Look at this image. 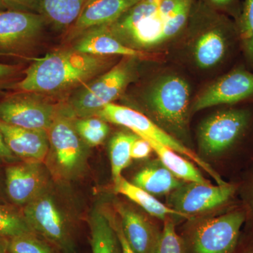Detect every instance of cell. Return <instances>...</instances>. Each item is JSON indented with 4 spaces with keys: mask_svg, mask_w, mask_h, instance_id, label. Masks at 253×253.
Returning a JSON list of instances; mask_svg holds the SVG:
<instances>
[{
    "mask_svg": "<svg viewBox=\"0 0 253 253\" xmlns=\"http://www.w3.org/2000/svg\"><path fill=\"white\" fill-rule=\"evenodd\" d=\"M0 133L10 151L23 161L42 163L49 154L46 131L25 129L0 121Z\"/></svg>",
    "mask_w": 253,
    "mask_h": 253,
    "instance_id": "2e32d148",
    "label": "cell"
},
{
    "mask_svg": "<svg viewBox=\"0 0 253 253\" xmlns=\"http://www.w3.org/2000/svg\"><path fill=\"white\" fill-rule=\"evenodd\" d=\"M253 126V111L248 108L221 110L205 119L198 130L201 154L234 156L244 149Z\"/></svg>",
    "mask_w": 253,
    "mask_h": 253,
    "instance_id": "277c9868",
    "label": "cell"
},
{
    "mask_svg": "<svg viewBox=\"0 0 253 253\" xmlns=\"http://www.w3.org/2000/svg\"><path fill=\"white\" fill-rule=\"evenodd\" d=\"M111 56L60 50L35 59L11 89L31 94H56L83 86L112 64Z\"/></svg>",
    "mask_w": 253,
    "mask_h": 253,
    "instance_id": "7a4b0ae2",
    "label": "cell"
},
{
    "mask_svg": "<svg viewBox=\"0 0 253 253\" xmlns=\"http://www.w3.org/2000/svg\"><path fill=\"white\" fill-rule=\"evenodd\" d=\"M36 234L25 219L22 211L13 206L0 205V235L7 239Z\"/></svg>",
    "mask_w": 253,
    "mask_h": 253,
    "instance_id": "4316f807",
    "label": "cell"
},
{
    "mask_svg": "<svg viewBox=\"0 0 253 253\" xmlns=\"http://www.w3.org/2000/svg\"><path fill=\"white\" fill-rule=\"evenodd\" d=\"M137 135L130 133L118 132L110 141L109 155L113 181L120 176L123 169L130 164L131 148Z\"/></svg>",
    "mask_w": 253,
    "mask_h": 253,
    "instance_id": "d4e9b609",
    "label": "cell"
},
{
    "mask_svg": "<svg viewBox=\"0 0 253 253\" xmlns=\"http://www.w3.org/2000/svg\"><path fill=\"white\" fill-rule=\"evenodd\" d=\"M6 8L5 6L4 2L3 0H0V11H4V10H6Z\"/></svg>",
    "mask_w": 253,
    "mask_h": 253,
    "instance_id": "ab89813d",
    "label": "cell"
},
{
    "mask_svg": "<svg viewBox=\"0 0 253 253\" xmlns=\"http://www.w3.org/2000/svg\"><path fill=\"white\" fill-rule=\"evenodd\" d=\"M45 20L38 13L0 11V56H25L38 41Z\"/></svg>",
    "mask_w": 253,
    "mask_h": 253,
    "instance_id": "8fae6325",
    "label": "cell"
},
{
    "mask_svg": "<svg viewBox=\"0 0 253 253\" xmlns=\"http://www.w3.org/2000/svg\"><path fill=\"white\" fill-rule=\"evenodd\" d=\"M57 114L54 106L31 93L18 91L0 100V121L25 129L47 131Z\"/></svg>",
    "mask_w": 253,
    "mask_h": 253,
    "instance_id": "7c38bea8",
    "label": "cell"
},
{
    "mask_svg": "<svg viewBox=\"0 0 253 253\" xmlns=\"http://www.w3.org/2000/svg\"><path fill=\"white\" fill-rule=\"evenodd\" d=\"M153 253H185L184 241L169 218L164 221V226Z\"/></svg>",
    "mask_w": 253,
    "mask_h": 253,
    "instance_id": "f546056e",
    "label": "cell"
},
{
    "mask_svg": "<svg viewBox=\"0 0 253 253\" xmlns=\"http://www.w3.org/2000/svg\"><path fill=\"white\" fill-rule=\"evenodd\" d=\"M234 253H253V222L245 223Z\"/></svg>",
    "mask_w": 253,
    "mask_h": 253,
    "instance_id": "836d02e7",
    "label": "cell"
},
{
    "mask_svg": "<svg viewBox=\"0 0 253 253\" xmlns=\"http://www.w3.org/2000/svg\"><path fill=\"white\" fill-rule=\"evenodd\" d=\"M135 59L125 57L96 79L81 86L70 100L73 113L81 118L95 116L118 99L134 78Z\"/></svg>",
    "mask_w": 253,
    "mask_h": 253,
    "instance_id": "52a82bcc",
    "label": "cell"
},
{
    "mask_svg": "<svg viewBox=\"0 0 253 253\" xmlns=\"http://www.w3.org/2000/svg\"><path fill=\"white\" fill-rule=\"evenodd\" d=\"M73 49L86 54L102 56H123L136 59H145L149 53L128 47L113 38L102 26L90 28L80 35Z\"/></svg>",
    "mask_w": 253,
    "mask_h": 253,
    "instance_id": "d6986e66",
    "label": "cell"
},
{
    "mask_svg": "<svg viewBox=\"0 0 253 253\" xmlns=\"http://www.w3.org/2000/svg\"><path fill=\"white\" fill-rule=\"evenodd\" d=\"M144 102L158 126L179 139L186 138L190 87L185 80L175 75L158 78L146 89Z\"/></svg>",
    "mask_w": 253,
    "mask_h": 253,
    "instance_id": "5b68a950",
    "label": "cell"
},
{
    "mask_svg": "<svg viewBox=\"0 0 253 253\" xmlns=\"http://www.w3.org/2000/svg\"><path fill=\"white\" fill-rule=\"evenodd\" d=\"M196 0H141L116 21L101 26L123 44L148 52L169 42L188 26Z\"/></svg>",
    "mask_w": 253,
    "mask_h": 253,
    "instance_id": "6da1fadb",
    "label": "cell"
},
{
    "mask_svg": "<svg viewBox=\"0 0 253 253\" xmlns=\"http://www.w3.org/2000/svg\"><path fill=\"white\" fill-rule=\"evenodd\" d=\"M184 182L186 181L176 178L164 166L154 165L139 171L131 183L153 196H160L170 194Z\"/></svg>",
    "mask_w": 253,
    "mask_h": 253,
    "instance_id": "603a6c76",
    "label": "cell"
},
{
    "mask_svg": "<svg viewBox=\"0 0 253 253\" xmlns=\"http://www.w3.org/2000/svg\"><path fill=\"white\" fill-rule=\"evenodd\" d=\"M96 116L106 122L128 128L136 135L143 139H153L165 145L199 165L217 181L219 185L226 184V181L221 177L220 174L214 171L203 158L143 113L126 106L111 103L100 110Z\"/></svg>",
    "mask_w": 253,
    "mask_h": 253,
    "instance_id": "ba28073f",
    "label": "cell"
},
{
    "mask_svg": "<svg viewBox=\"0 0 253 253\" xmlns=\"http://www.w3.org/2000/svg\"><path fill=\"white\" fill-rule=\"evenodd\" d=\"M9 239L0 235V253H8Z\"/></svg>",
    "mask_w": 253,
    "mask_h": 253,
    "instance_id": "f35d334b",
    "label": "cell"
},
{
    "mask_svg": "<svg viewBox=\"0 0 253 253\" xmlns=\"http://www.w3.org/2000/svg\"><path fill=\"white\" fill-rule=\"evenodd\" d=\"M188 26L195 33L191 57L203 70L222 63L230 51L233 38L238 36L234 21L198 0L193 6Z\"/></svg>",
    "mask_w": 253,
    "mask_h": 253,
    "instance_id": "3957f363",
    "label": "cell"
},
{
    "mask_svg": "<svg viewBox=\"0 0 253 253\" xmlns=\"http://www.w3.org/2000/svg\"><path fill=\"white\" fill-rule=\"evenodd\" d=\"M246 219L241 205L221 215L196 221L181 236L185 253H234Z\"/></svg>",
    "mask_w": 253,
    "mask_h": 253,
    "instance_id": "8992f818",
    "label": "cell"
},
{
    "mask_svg": "<svg viewBox=\"0 0 253 253\" xmlns=\"http://www.w3.org/2000/svg\"><path fill=\"white\" fill-rule=\"evenodd\" d=\"M38 236L28 234L9 239L8 253H55L52 248Z\"/></svg>",
    "mask_w": 253,
    "mask_h": 253,
    "instance_id": "f1b7e54d",
    "label": "cell"
},
{
    "mask_svg": "<svg viewBox=\"0 0 253 253\" xmlns=\"http://www.w3.org/2000/svg\"><path fill=\"white\" fill-rule=\"evenodd\" d=\"M244 56L253 71V0H244L235 21Z\"/></svg>",
    "mask_w": 253,
    "mask_h": 253,
    "instance_id": "484cf974",
    "label": "cell"
},
{
    "mask_svg": "<svg viewBox=\"0 0 253 253\" xmlns=\"http://www.w3.org/2000/svg\"><path fill=\"white\" fill-rule=\"evenodd\" d=\"M253 97V72L237 68L214 82L195 100L193 112L217 105H233Z\"/></svg>",
    "mask_w": 253,
    "mask_h": 253,
    "instance_id": "5bb4252c",
    "label": "cell"
},
{
    "mask_svg": "<svg viewBox=\"0 0 253 253\" xmlns=\"http://www.w3.org/2000/svg\"><path fill=\"white\" fill-rule=\"evenodd\" d=\"M153 149L149 141L138 136L131 148V156L133 159H143L149 157Z\"/></svg>",
    "mask_w": 253,
    "mask_h": 253,
    "instance_id": "d590c367",
    "label": "cell"
},
{
    "mask_svg": "<svg viewBox=\"0 0 253 253\" xmlns=\"http://www.w3.org/2000/svg\"><path fill=\"white\" fill-rule=\"evenodd\" d=\"M16 156L10 151L4 140L2 135L0 133V160L6 162H14Z\"/></svg>",
    "mask_w": 253,
    "mask_h": 253,
    "instance_id": "74e56055",
    "label": "cell"
},
{
    "mask_svg": "<svg viewBox=\"0 0 253 253\" xmlns=\"http://www.w3.org/2000/svg\"><path fill=\"white\" fill-rule=\"evenodd\" d=\"M89 0H41L40 14L56 27L73 24Z\"/></svg>",
    "mask_w": 253,
    "mask_h": 253,
    "instance_id": "cb8c5ba5",
    "label": "cell"
},
{
    "mask_svg": "<svg viewBox=\"0 0 253 253\" xmlns=\"http://www.w3.org/2000/svg\"><path fill=\"white\" fill-rule=\"evenodd\" d=\"M118 211L123 234L134 253H153L161 231L134 210L120 206Z\"/></svg>",
    "mask_w": 253,
    "mask_h": 253,
    "instance_id": "ac0fdd59",
    "label": "cell"
},
{
    "mask_svg": "<svg viewBox=\"0 0 253 253\" xmlns=\"http://www.w3.org/2000/svg\"><path fill=\"white\" fill-rule=\"evenodd\" d=\"M113 225L116 229V233L118 236V239L121 242V247H122L123 253H134L132 249H131L130 246L128 244L127 241L123 234L122 228H121V223L120 221H115L113 222Z\"/></svg>",
    "mask_w": 253,
    "mask_h": 253,
    "instance_id": "8d00e7d4",
    "label": "cell"
},
{
    "mask_svg": "<svg viewBox=\"0 0 253 253\" xmlns=\"http://www.w3.org/2000/svg\"><path fill=\"white\" fill-rule=\"evenodd\" d=\"M251 163V167L248 171L242 184L236 183L238 193L241 192L244 198V203L241 205L247 213L246 222H253V160Z\"/></svg>",
    "mask_w": 253,
    "mask_h": 253,
    "instance_id": "4dcf8cb0",
    "label": "cell"
},
{
    "mask_svg": "<svg viewBox=\"0 0 253 253\" xmlns=\"http://www.w3.org/2000/svg\"><path fill=\"white\" fill-rule=\"evenodd\" d=\"M144 139L149 141L153 151L157 155L163 166L176 178L186 182L211 184L192 163L178 155L176 151L153 139Z\"/></svg>",
    "mask_w": 253,
    "mask_h": 253,
    "instance_id": "44dd1931",
    "label": "cell"
},
{
    "mask_svg": "<svg viewBox=\"0 0 253 253\" xmlns=\"http://www.w3.org/2000/svg\"><path fill=\"white\" fill-rule=\"evenodd\" d=\"M115 191L123 195L144 210L153 217L165 221L169 216H179L180 214L168 206L163 204L158 199L144 189L126 181L122 176L114 181Z\"/></svg>",
    "mask_w": 253,
    "mask_h": 253,
    "instance_id": "7402d4cb",
    "label": "cell"
},
{
    "mask_svg": "<svg viewBox=\"0 0 253 253\" xmlns=\"http://www.w3.org/2000/svg\"><path fill=\"white\" fill-rule=\"evenodd\" d=\"M237 194L236 183L212 186L211 184L184 182L169 194L168 206L179 212L181 217L189 219L195 214L218 208L241 206L235 204Z\"/></svg>",
    "mask_w": 253,
    "mask_h": 253,
    "instance_id": "30bf717a",
    "label": "cell"
},
{
    "mask_svg": "<svg viewBox=\"0 0 253 253\" xmlns=\"http://www.w3.org/2000/svg\"><path fill=\"white\" fill-rule=\"evenodd\" d=\"M92 253H123L121 242L112 221L99 210H94L89 219Z\"/></svg>",
    "mask_w": 253,
    "mask_h": 253,
    "instance_id": "ffe728a7",
    "label": "cell"
},
{
    "mask_svg": "<svg viewBox=\"0 0 253 253\" xmlns=\"http://www.w3.org/2000/svg\"><path fill=\"white\" fill-rule=\"evenodd\" d=\"M141 0H89L73 23L71 36L90 28L111 24Z\"/></svg>",
    "mask_w": 253,
    "mask_h": 253,
    "instance_id": "e0dca14e",
    "label": "cell"
},
{
    "mask_svg": "<svg viewBox=\"0 0 253 253\" xmlns=\"http://www.w3.org/2000/svg\"><path fill=\"white\" fill-rule=\"evenodd\" d=\"M25 219L33 231L61 253H76L72 224L46 189L23 207Z\"/></svg>",
    "mask_w": 253,
    "mask_h": 253,
    "instance_id": "9c48e42d",
    "label": "cell"
},
{
    "mask_svg": "<svg viewBox=\"0 0 253 253\" xmlns=\"http://www.w3.org/2000/svg\"><path fill=\"white\" fill-rule=\"evenodd\" d=\"M21 72V66L18 65L0 63V90L11 88L16 83V78Z\"/></svg>",
    "mask_w": 253,
    "mask_h": 253,
    "instance_id": "d6a6232c",
    "label": "cell"
},
{
    "mask_svg": "<svg viewBox=\"0 0 253 253\" xmlns=\"http://www.w3.org/2000/svg\"><path fill=\"white\" fill-rule=\"evenodd\" d=\"M74 123L81 139L89 146H96L102 144L109 133L107 122L99 117L81 118Z\"/></svg>",
    "mask_w": 253,
    "mask_h": 253,
    "instance_id": "83f0119b",
    "label": "cell"
},
{
    "mask_svg": "<svg viewBox=\"0 0 253 253\" xmlns=\"http://www.w3.org/2000/svg\"><path fill=\"white\" fill-rule=\"evenodd\" d=\"M8 197L16 206L24 207L46 189L47 176L41 162L23 161L6 168Z\"/></svg>",
    "mask_w": 253,
    "mask_h": 253,
    "instance_id": "9a60e30c",
    "label": "cell"
},
{
    "mask_svg": "<svg viewBox=\"0 0 253 253\" xmlns=\"http://www.w3.org/2000/svg\"><path fill=\"white\" fill-rule=\"evenodd\" d=\"M49 152H51L56 171L68 177L78 172L84 163L83 139L71 118L58 113L47 130Z\"/></svg>",
    "mask_w": 253,
    "mask_h": 253,
    "instance_id": "4fadbf2b",
    "label": "cell"
},
{
    "mask_svg": "<svg viewBox=\"0 0 253 253\" xmlns=\"http://www.w3.org/2000/svg\"><path fill=\"white\" fill-rule=\"evenodd\" d=\"M211 9L221 14H229L235 18L239 16L241 5L239 0H198Z\"/></svg>",
    "mask_w": 253,
    "mask_h": 253,
    "instance_id": "1f68e13d",
    "label": "cell"
},
{
    "mask_svg": "<svg viewBox=\"0 0 253 253\" xmlns=\"http://www.w3.org/2000/svg\"><path fill=\"white\" fill-rule=\"evenodd\" d=\"M6 9L40 13L41 0H3Z\"/></svg>",
    "mask_w": 253,
    "mask_h": 253,
    "instance_id": "e575fe53",
    "label": "cell"
}]
</instances>
